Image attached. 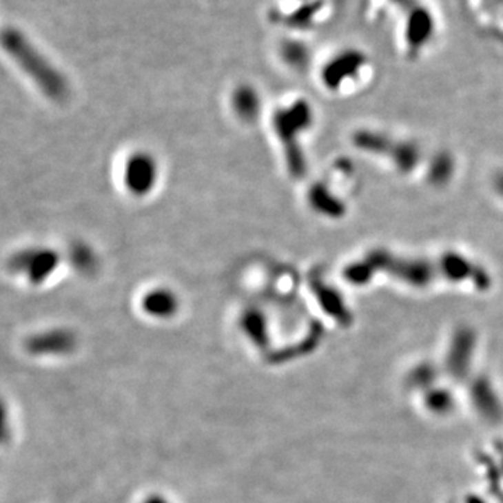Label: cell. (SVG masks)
<instances>
[{"instance_id": "1", "label": "cell", "mask_w": 503, "mask_h": 503, "mask_svg": "<svg viewBox=\"0 0 503 503\" xmlns=\"http://www.w3.org/2000/svg\"><path fill=\"white\" fill-rule=\"evenodd\" d=\"M311 110L305 103H296L288 110L278 111L274 116V129L284 145L289 172L294 176L305 174V161L298 145V132H304L311 125Z\"/></svg>"}, {"instance_id": "2", "label": "cell", "mask_w": 503, "mask_h": 503, "mask_svg": "<svg viewBox=\"0 0 503 503\" xmlns=\"http://www.w3.org/2000/svg\"><path fill=\"white\" fill-rule=\"evenodd\" d=\"M10 52H13L14 58L25 69V72L37 81V84L42 88V91L54 99H62L68 94L66 83L50 68L39 55H37L31 48L25 43H10Z\"/></svg>"}, {"instance_id": "3", "label": "cell", "mask_w": 503, "mask_h": 503, "mask_svg": "<svg viewBox=\"0 0 503 503\" xmlns=\"http://www.w3.org/2000/svg\"><path fill=\"white\" fill-rule=\"evenodd\" d=\"M59 263V256L54 250L34 247L19 252L10 260L14 273L27 276L32 284H39L52 274Z\"/></svg>"}, {"instance_id": "4", "label": "cell", "mask_w": 503, "mask_h": 503, "mask_svg": "<svg viewBox=\"0 0 503 503\" xmlns=\"http://www.w3.org/2000/svg\"><path fill=\"white\" fill-rule=\"evenodd\" d=\"M157 181V165L156 161L148 154L137 153L126 164L125 182L127 189L136 194H147L154 187Z\"/></svg>"}, {"instance_id": "5", "label": "cell", "mask_w": 503, "mask_h": 503, "mask_svg": "<svg viewBox=\"0 0 503 503\" xmlns=\"http://www.w3.org/2000/svg\"><path fill=\"white\" fill-rule=\"evenodd\" d=\"M73 344L74 340L72 334L63 330H55L31 338L28 347L38 354L39 352L41 354H61V352H68Z\"/></svg>"}, {"instance_id": "6", "label": "cell", "mask_w": 503, "mask_h": 503, "mask_svg": "<svg viewBox=\"0 0 503 503\" xmlns=\"http://www.w3.org/2000/svg\"><path fill=\"white\" fill-rule=\"evenodd\" d=\"M143 308L151 316L165 319L176 312L178 300L171 291L156 289L144 296Z\"/></svg>"}, {"instance_id": "7", "label": "cell", "mask_w": 503, "mask_h": 503, "mask_svg": "<svg viewBox=\"0 0 503 503\" xmlns=\"http://www.w3.org/2000/svg\"><path fill=\"white\" fill-rule=\"evenodd\" d=\"M236 114L245 121H254L259 115V98L252 88H239L234 95Z\"/></svg>"}, {"instance_id": "8", "label": "cell", "mask_w": 503, "mask_h": 503, "mask_svg": "<svg viewBox=\"0 0 503 503\" xmlns=\"http://www.w3.org/2000/svg\"><path fill=\"white\" fill-rule=\"evenodd\" d=\"M242 327L247 333V336L256 344H263L266 340V325L263 316L254 311L247 312L242 319Z\"/></svg>"}, {"instance_id": "9", "label": "cell", "mask_w": 503, "mask_h": 503, "mask_svg": "<svg viewBox=\"0 0 503 503\" xmlns=\"http://www.w3.org/2000/svg\"><path fill=\"white\" fill-rule=\"evenodd\" d=\"M496 189H497V190L502 193V196H503V174L497 176V181H496Z\"/></svg>"}, {"instance_id": "10", "label": "cell", "mask_w": 503, "mask_h": 503, "mask_svg": "<svg viewBox=\"0 0 503 503\" xmlns=\"http://www.w3.org/2000/svg\"><path fill=\"white\" fill-rule=\"evenodd\" d=\"M144 503H167L165 500H163V499H160V497H151V499H148L147 502H144Z\"/></svg>"}]
</instances>
